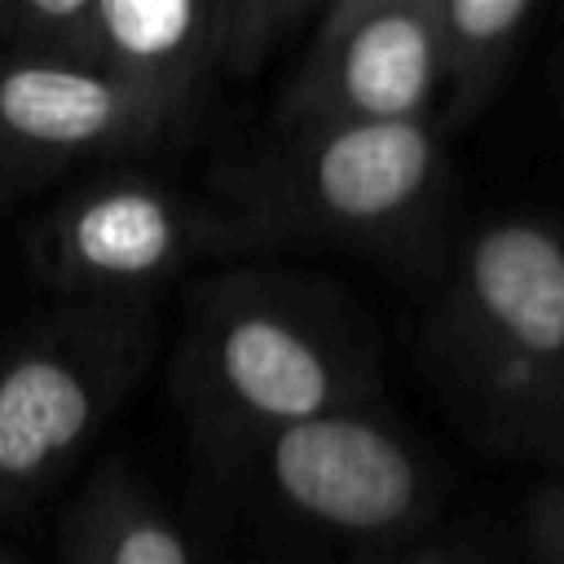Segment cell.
<instances>
[{
	"mask_svg": "<svg viewBox=\"0 0 564 564\" xmlns=\"http://www.w3.org/2000/svg\"><path fill=\"white\" fill-rule=\"evenodd\" d=\"M445 53L432 0H339L322 13L291 110L326 123L432 119Z\"/></svg>",
	"mask_w": 564,
	"mask_h": 564,
	"instance_id": "1",
	"label": "cell"
},
{
	"mask_svg": "<svg viewBox=\"0 0 564 564\" xmlns=\"http://www.w3.org/2000/svg\"><path fill=\"white\" fill-rule=\"evenodd\" d=\"M181 119L163 101L70 62L0 57V194L79 159L150 145Z\"/></svg>",
	"mask_w": 564,
	"mask_h": 564,
	"instance_id": "2",
	"label": "cell"
},
{
	"mask_svg": "<svg viewBox=\"0 0 564 564\" xmlns=\"http://www.w3.org/2000/svg\"><path fill=\"white\" fill-rule=\"evenodd\" d=\"M463 313L498 388L542 392L564 370V238L524 216L471 234Z\"/></svg>",
	"mask_w": 564,
	"mask_h": 564,
	"instance_id": "3",
	"label": "cell"
},
{
	"mask_svg": "<svg viewBox=\"0 0 564 564\" xmlns=\"http://www.w3.org/2000/svg\"><path fill=\"white\" fill-rule=\"evenodd\" d=\"M269 476L295 511L344 533H388L419 502L410 449L379 423L339 410L273 432Z\"/></svg>",
	"mask_w": 564,
	"mask_h": 564,
	"instance_id": "4",
	"label": "cell"
},
{
	"mask_svg": "<svg viewBox=\"0 0 564 564\" xmlns=\"http://www.w3.org/2000/svg\"><path fill=\"white\" fill-rule=\"evenodd\" d=\"M198 247V216L159 185L110 181L75 194L40 238L44 273L66 291H128L172 273Z\"/></svg>",
	"mask_w": 564,
	"mask_h": 564,
	"instance_id": "5",
	"label": "cell"
},
{
	"mask_svg": "<svg viewBox=\"0 0 564 564\" xmlns=\"http://www.w3.org/2000/svg\"><path fill=\"white\" fill-rule=\"evenodd\" d=\"M441 132L432 119L410 123H326L300 145L291 194L330 229H383L432 189Z\"/></svg>",
	"mask_w": 564,
	"mask_h": 564,
	"instance_id": "6",
	"label": "cell"
},
{
	"mask_svg": "<svg viewBox=\"0 0 564 564\" xmlns=\"http://www.w3.org/2000/svg\"><path fill=\"white\" fill-rule=\"evenodd\" d=\"M106 379L66 344H35L0 366V511L31 498L93 432Z\"/></svg>",
	"mask_w": 564,
	"mask_h": 564,
	"instance_id": "7",
	"label": "cell"
},
{
	"mask_svg": "<svg viewBox=\"0 0 564 564\" xmlns=\"http://www.w3.org/2000/svg\"><path fill=\"white\" fill-rule=\"evenodd\" d=\"M212 375L247 419L273 432L330 414L339 401L330 352L273 308H242L216 326Z\"/></svg>",
	"mask_w": 564,
	"mask_h": 564,
	"instance_id": "8",
	"label": "cell"
},
{
	"mask_svg": "<svg viewBox=\"0 0 564 564\" xmlns=\"http://www.w3.org/2000/svg\"><path fill=\"white\" fill-rule=\"evenodd\" d=\"M93 70L185 115L216 75V0H97Z\"/></svg>",
	"mask_w": 564,
	"mask_h": 564,
	"instance_id": "9",
	"label": "cell"
},
{
	"mask_svg": "<svg viewBox=\"0 0 564 564\" xmlns=\"http://www.w3.org/2000/svg\"><path fill=\"white\" fill-rule=\"evenodd\" d=\"M432 18L445 53V106L449 123H463L485 106L502 79L524 26L538 18L533 0H432Z\"/></svg>",
	"mask_w": 564,
	"mask_h": 564,
	"instance_id": "10",
	"label": "cell"
},
{
	"mask_svg": "<svg viewBox=\"0 0 564 564\" xmlns=\"http://www.w3.org/2000/svg\"><path fill=\"white\" fill-rule=\"evenodd\" d=\"M97 0H0V44L13 57L70 62L93 70Z\"/></svg>",
	"mask_w": 564,
	"mask_h": 564,
	"instance_id": "11",
	"label": "cell"
},
{
	"mask_svg": "<svg viewBox=\"0 0 564 564\" xmlns=\"http://www.w3.org/2000/svg\"><path fill=\"white\" fill-rule=\"evenodd\" d=\"M304 13V0H216V75H251Z\"/></svg>",
	"mask_w": 564,
	"mask_h": 564,
	"instance_id": "12",
	"label": "cell"
},
{
	"mask_svg": "<svg viewBox=\"0 0 564 564\" xmlns=\"http://www.w3.org/2000/svg\"><path fill=\"white\" fill-rule=\"evenodd\" d=\"M84 564H194V555L176 524L123 498V502H110L106 516L97 520Z\"/></svg>",
	"mask_w": 564,
	"mask_h": 564,
	"instance_id": "13",
	"label": "cell"
},
{
	"mask_svg": "<svg viewBox=\"0 0 564 564\" xmlns=\"http://www.w3.org/2000/svg\"><path fill=\"white\" fill-rule=\"evenodd\" d=\"M551 533H555V542H560V555H564V507L555 511V520H551Z\"/></svg>",
	"mask_w": 564,
	"mask_h": 564,
	"instance_id": "14",
	"label": "cell"
},
{
	"mask_svg": "<svg viewBox=\"0 0 564 564\" xmlns=\"http://www.w3.org/2000/svg\"><path fill=\"white\" fill-rule=\"evenodd\" d=\"M0 564H13V560H4V555H0Z\"/></svg>",
	"mask_w": 564,
	"mask_h": 564,
	"instance_id": "15",
	"label": "cell"
}]
</instances>
